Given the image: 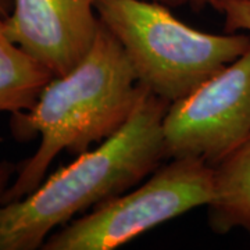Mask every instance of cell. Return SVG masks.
Wrapping results in <instances>:
<instances>
[{
  "instance_id": "obj_8",
  "label": "cell",
  "mask_w": 250,
  "mask_h": 250,
  "mask_svg": "<svg viewBox=\"0 0 250 250\" xmlns=\"http://www.w3.org/2000/svg\"><path fill=\"white\" fill-rule=\"evenodd\" d=\"M53 72L10 39L0 18V111L16 114L34 107Z\"/></svg>"
},
{
  "instance_id": "obj_13",
  "label": "cell",
  "mask_w": 250,
  "mask_h": 250,
  "mask_svg": "<svg viewBox=\"0 0 250 250\" xmlns=\"http://www.w3.org/2000/svg\"><path fill=\"white\" fill-rule=\"evenodd\" d=\"M156 1H160V3H164L170 7H179V6H184V4H188L189 0H156Z\"/></svg>"
},
{
  "instance_id": "obj_2",
  "label": "cell",
  "mask_w": 250,
  "mask_h": 250,
  "mask_svg": "<svg viewBox=\"0 0 250 250\" xmlns=\"http://www.w3.org/2000/svg\"><path fill=\"white\" fill-rule=\"evenodd\" d=\"M170 103L142 85L129 118L96 147L60 167L22 199L0 205V250H35L57 227L139 185L166 160Z\"/></svg>"
},
{
  "instance_id": "obj_6",
  "label": "cell",
  "mask_w": 250,
  "mask_h": 250,
  "mask_svg": "<svg viewBox=\"0 0 250 250\" xmlns=\"http://www.w3.org/2000/svg\"><path fill=\"white\" fill-rule=\"evenodd\" d=\"M99 27L96 0H14L4 20L10 39L56 77L86 56Z\"/></svg>"
},
{
  "instance_id": "obj_3",
  "label": "cell",
  "mask_w": 250,
  "mask_h": 250,
  "mask_svg": "<svg viewBox=\"0 0 250 250\" xmlns=\"http://www.w3.org/2000/svg\"><path fill=\"white\" fill-rule=\"evenodd\" d=\"M96 11L123 46L138 82L170 104L250 47L248 32L199 31L156 0H96Z\"/></svg>"
},
{
  "instance_id": "obj_1",
  "label": "cell",
  "mask_w": 250,
  "mask_h": 250,
  "mask_svg": "<svg viewBox=\"0 0 250 250\" xmlns=\"http://www.w3.org/2000/svg\"><path fill=\"white\" fill-rule=\"evenodd\" d=\"M142 85L123 46L100 21L93 45L72 70L54 77L34 107L11 114V135L20 142L41 138L36 152L17 167L1 205L22 199L42 184L62 152L80 156L126 123Z\"/></svg>"
},
{
  "instance_id": "obj_5",
  "label": "cell",
  "mask_w": 250,
  "mask_h": 250,
  "mask_svg": "<svg viewBox=\"0 0 250 250\" xmlns=\"http://www.w3.org/2000/svg\"><path fill=\"white\" fill-rule=\"evenodd\" d=\"M250 132V47L185 98L163 120L164 157H195L210 166Z\"/></svg>"
},
{
  "instance_id": "obj_4",
  "label": "cell",
  "mask_w": 250,
  "mask_h": 250,
  "mask_svg": "<svg viewBox=\"0 0 250 250\" xmlns=\"http://www.w3.org/2000/svg\"><path fill=\"white\" fill-rule=\"evenodd\" d=\"M214 195L213 166L195 157L170 159L142 185L71 220L45 250H114L154 227L206 206Z\"/></svg>"
},
{
  "instance_id": "obj_12",
  "label": "cell",
  "mask_w": 250,
  "mask_h": 250,
  "mask_svg": "<svg viewBox=\"0 0 250 250\" xmlns=\"http://www.w3.org/2000/svg\"><path fill=\"white\" fill-rule=\"evenodd\" d=\"M217 1H218V0H189V3H188V4H190L193 9L200 10V9H203V7H206V6L213 7Z\"/></svg>"
},
{
  "instance_id": "obj_9",
  "label": "cell",
  "mask_w": 250,
  "mask_h": 250,
  "mask_svg": "<svg viewBox=\"0 0 250 250\" xmlns=\"http://www.w3.org/2000/svg\"><path fill=\"white\" fill-rule=\"evenodd\" d=\"M213 9L223 14L227 32L250 34V0H218Z\"/></svg>"
},
{
  "instance_id": "obj_7",
  "label": "cell",
  "mask_w": 250,
  "mask_h": 250,
  "mask_svg": "<svg viewBox=\"0 0 250 250\" xmlns=\"http://www.w3.org/2000/svg\"><path fill=\"white\" fill-rule=\"evenodd\" d=\"M214 195L207 205L210 228L218 235L250 233V132L232 152L213 166Z\"/></svg>"
},
{
  "instance_id": "obj_11",
  "label": "cell",
  "mask_w": 250,
  "mask_h": 250,
  "mask_svg": "<svg viewBox=\"0 0 250 250\" xmlns=\"http://www.w3.org/2000/svg\"><path fill=\"white\" fill-rule=\"evenodd\" d=\"M14 0H0V18L6 20L11 14Z\"/></svg>"
},
{
  "instance_id": "obj_10",
  "label": "cell",
  "mask_w": 250,
  "mask_h": 250,
  "mask_svg": "<svg viewBox=\"0 0 250 250\" xmlns=\"http://www.w3.org/2000/svg\"><path fill=\"white\" fill-rule=\"evenodd\" d=\"M17 172V167L14 164H11L10 161H0V205H1V199L6 192V189L9 188L10 181L13 174Z\"/></svg>"
}]
</instances>
